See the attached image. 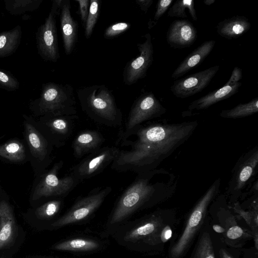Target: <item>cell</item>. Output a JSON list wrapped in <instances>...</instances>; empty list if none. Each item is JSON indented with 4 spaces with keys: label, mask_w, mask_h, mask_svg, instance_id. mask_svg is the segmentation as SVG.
<instances>
[{
    "label": "cell",
    "mask_w": 258,
    "mask_h": 258,
    "mask_svg": "<svg viewBox=\"0 0 258 258\" xmlns=\"http://www.w3.org/2000/svg\"><path fill=\"white\" fill-rule=\"evenodd\" d=\"M198 125L197 121L171 123L165 120L121 131L115 146L118 154L111 167L137 173L157 168L191 137Z\"/></svg>",
    "instance_id": "cell-1"
},
{
    "label": "cell",
    "mask_w": 258,
    "mask_h": 258,
    "mask_svg": "<svg viewBox=\"0 0 258 258\" xmlns=\"http://www.w3.org/2000/svg\"><path fill=\"white\" fill-rule=\"evenodd\" d=\"M177 185L176 176L164 168L138 173L135 180L120 197L110 223L120 222L138 210L164 202L173 196Z\"/></svg>",
    "instance_id": "cell-2"
},
{
    "label": "cell",
    "mask_w": 258,
    "mask_h": 258,
    "mask_svg": "<svg viewBox=\"0 0 258 258\" xmlns=\"http://www.w3.org/2000/svg\"><path fill=\"white\" fill-rule=\"evenodd\" d=\"M77 94L82 110L91 119L108 126L121 125V111L112 93L104 85L80 88Z\"/></svg>",
    "instance_id": "cell-3"
},
{
    "label": "cell",
    "mask_w": 258,
    "mask_h": 258,
    "mask_svg": "<svg viewBox=\"0 0 258 258\" xmlns=\"http://www.w3.org/2000/svg\"><path fill=\"white\" fill-rule=\"evenodd\" d=\"M30 108L37 116L77 115L73 88L69 84H43L40 97L30 102Z\"/></svg>",
    "instance_id": "cell-4"
},
{
    "label": "cell",
    "mask_w": 258,
    "mask_h": 258,
    "mask_svg": "<svg viewBox=\"0 0 258 258\" xmlns=\"http://www.w3.org/2000/svg\"><path fill=\"white\" fill-rule=\"evenodd\" d=\"M220 184L217 179L192 208L181 235L169 250V258H181L184 254L203 223L208 207L217 195Z\"/></svg>",
    "instance_id": "cell-5"
},
{
    "label": "cell",
    "mask_w": 258,
    "mask_h": 258,
    "mask_svg": "<svg viewBox=\"0 0 258 258\" xmlns=\"http://www.w3.org/2000/svg\"><path fill=\"white\" fill-rule=\"evenodd\" d=\"M111 191V188L109 186L94 189L87 196L78 200L64 215L53 223L51 226L59 228L86 219L99 208Z\"/></svg>",
    "instance_id": "cell-6"
},
{
    "label": "cell",
    "mask_w": 258,
    "mask_h": 258,
    "mask_svg": "<svg viewBox=\"0 0 258 258\" xmlns=\"http://www.w3.org/2000/svg\"><path fill=\"white\" fill-rule=\"evenodd\" d=\"M63 164V161L60 160L41 176L32 192V200L66 196L75 187L78 181L71 174L62 178L58 177V173Z\"/></svg>",
    "instance_id": "cell-7"
},
{
    "label": "cell",
    "mask_w": 258,
    "mask_h": 258,
    "mask_svg": "<svg viewBox=\"0 0 258 258\" xmlns=\"http://www.w3.org/2000/svg\"><path fill=\"white\" fill-rule=\"evenodd\" d=\"M77 115L41 116L37 128L53 146L60 147L65 145L75 128Z\"/></svg>",
    "instance_id": "cell-8"
},
{
    "label": "cell",
    "mask_w": 258,
    "mask_h": 258,
    "mask_svg": "<svg viewBox=\"0 0 258 258\" xmlns=\"http://www.w3.org/2000/svg\"><path fill=\"white\" fill-rule=\"evenodd\" d=\"M118 154L115 146L100 148L89 154L71 169V175L78 182L90 178L102 172L113 162Z\"/></svg>",
    "instance_id": "cell-9"
},
{
    "label": "cell",
    "mask_w": 258,
    "mask_h": 258,
    "mask_svg": "<svg viewBox=\"0 0 258 258\" xmlns=\"http://www.w3.org/2000/svg\"><path fill=\"white\" fill-rule=\"evenodd\" d=\"M166 111L154 93H144L134 101L126 121L125 131L130 130L145 121L159 117Z\"/></svg>",
    "instance_id": "cell-10"
},
{
    "label": "cell",
    "mask_w": 258,
    "mask_h": 258,
    "mask_svg": "<svg viewBox=\"0 0 258 258\" xmlns=\"http://www.w3.org/2000/svg\"><path fill=\"white\" fill-rule=\"evenodd\" d=\"M58 14L51 9L44 23L36 33L38 53L45 61L56 62L59 58L56 16Z\"/></svg>",
    "instance_id": "cell-11"
},
{
    "label": "cell",
    "mask_w": 258,
    "mask_h": 258,
    "mask_svg": "<svg viewBox=\"0 0 258 258\" xmlns=\"http://www.w3.org/2000/svg\"><path fill=\"white\" fill-rule=\"evenodd\" d=\"M258 148L252 149L242 156L235 165L229 183L228 192L231 197L238 198L250 179L257 170Z\"/></svg>",
    "instance_id": "cell-12"
},
{
    "label": "cell",
    "mask_w": 258,
    "mask_h": 258,
    "mask_svg": "<svg viewBox=\"0 0 258 258\" xmlns=\"http://www.w3.org/2000/svg\"><path fill=\"white\" fill-rule=\"evenodd\" d=\"M144 37V42L137 44L140 54L130 61L124 69L123 81L127 85H133L144 78L153 61L154 48L151 36L147 33Z\"/></svg>",
    "instance_id": "cell-13"
},
{
    "label": "cell",
    "mask_w": 258,
    "mask_h": 258,
    "mask_svg": "<svg viewBox=\"0 0 258 258\" xmlns=\"http://www.w3.org/2000/svg\"><path fill=\"white\" fill-rule=\"evenodd\" d=\"M174 220L175 214L173 210H158L128 231L125 235L124 240L130 242L142 241L144 243L165 225Z\"/></svg>",
    "instance_id": "cell-14"
},
{
    "label": "cell",
    "mask_w": 258,
    "mask_h": 258,
    "mask_svg": "<svg viewBox=\"0 0 258 258\" xmlns=\"http://www.w3.org/2000/svg\"><path fill=\"white\" fill-rule=\"evenodd\" d=\"M219 70L216 65L175 81L170 89L177 98H186L203 90Z\"/></svg>",
    "instance_id": "cell-15"
},
{
    "label": "cell",
    "mask_w": 258,
    "mask_h": 258,
    "mask_svg": "<svg viewBox=\"0 0 258 258\" xmlns=\"http://www.w3.org/2000/svg\"><path fill=\"white\" fill-rule=\"evenodd\" d=\"M24 117L25 137L30 155L33 159L47 166L51 161L50 155L52 146L35 127V121L25 115Z\"/></svg>",
    "instance_id": "cell-16"
},
{
    "label": "cell",
    "mask_w": 258,
    "mask_h": 258,
    "mask_svg": "<svg viewBox=\"0 0 258 258\" xmlns=\"http://www.w3.org/2000/svg\"><path fill=\"white\" fill-rule=\"evenodd\" d=\"M197 37V31L188 20H176L170 25L166 35L167 43L174 48L192 45Z\"/></svg>",
    "instance_id": "cell-17"
},
{
    "label": "cell",
    "mask_w": 258,
    "mask_h": 258,
    "mask_svg": "<svg viewBox=\"0 0 258 258\" xmlns=\"http://www.w3.org/2000/svg\"><path fill=\"white\" fill-rule=\"evenodd\" d=\"M60 28L65 53L70 55L73 51L78 39L77 22L71 15L70 0H63L60 10Z\"/></svg>",
    "instance_id": "cell-18"
},
{
    "label": "cell",
    "mask_w": 258,
    "mask_h": 258,
    "mask_svg": "<svg viewBox=\"0 0 258 258\" xmlns=\"http://www.w3.org/2000/svg\"><path fill=\"white\" fill-rule=\"evenodd\" d=\"M105 140L103 136L97 131H83L73 141V155L75 158L80 159L100 149Z\"/></svg>",
    "instance_id": "cell-19"
},
{
    "label": "cell",
    "mask_w": 258,
    "mask_h": 258,
    "mask_svg": "<svg viewBox=\"0 0 258 258\" xmlns=\"http://www.w3.org/2000/svg\"><path fill=\"white\" fill-rule=\"evenodd\" d=\"M17 234V227L12 210L8 202L0 201V249L12 244Z\"/></svg>",
    "instance_id": "cell-20"
},
{
    "label": "cell",
    "mask_w": 258,
    "mask_h": 258,
    "mask_svg": "<svg viewBox=\"0 0 258 258\" xmlns=\"http://www.w3.org/2000/svg\"><path fill=\"white\" fill-rule=\"evenodd\" d=\"M216 43L215 40L205 41L188 54L172 74V79L183 76L189 71L200 64L210 54Z\"/></svg>",
    "instance_id": "cell-21"
},
{
    "label": "cell",
    "mask_w": 258,
    "mask_h": 258,
    "mask_svg": "<svg viewBox=\"0 0 258 258\" xmlns=\"http://www.w3.org/2000/svg\"><path fill=\"white\" fill-rule=\"evenodd\" d=\"M241 84V82H238L231 85H224L222 88L191 102L188 106V109L199 110L207 109L214 104L228 99L237 93Z\"/></svg>",
    "instance_id": "cell-22"
},
{
    "label": "cell",
    "mask_w": 258,
    "mask_h": 258,
    "mask_svg": "<svg viewBox=\"0 0 258 258\" xmlns=\"http://www.w3.org/2000/svg\"><path fill=\"white\" fill-rule=\"evenodd\" d=\"M250 27L251 24L246 17L236 15L219 22L216 31L220 36L232 39L245 33Z\"/></svg>",
    "instance_id": "cell-23"
},
{
    "label": "cell",
    "mask_w": 258,
    "mask_h": 258,
    "mask_svg": "<svg viewBox=\"0 0 258 258\" xmlns=\"http://www.w3.org/2000/svg\"><path fill=\"white\" fill-rule=\"evenodd\" d=\"M22 38V30L18 25L13 29L0 33V57L13 54L18 48Z\"/></svg>",
    "instance_id": "cell-24"
},
{
    "label": "cell",
    "mask_w": 258,
    "mask_h": 258,
    "mask_svg": "<svg viewBox=\"0 0 258 258\" xmlns=\"http://www.w3.org/2000/svg\"><path fill=\"white\" fill-rule=\"evenodd\" d=\"M99 247L96 241L86 238H74L63 241L52 246L54 250L69 251H89Z\"/></svg>",
    "instance_id": "cell-25"
},
{
    "label": "cell",
    "mask_w": 258,
    "mask_h": 258,
    "mask_svg": "<svg viewBox=\"0 0 258 258\" xmlns=\"http://www.w3.org/2000/svg\"><path fill=\"white\" fill-rule=\"evenodd\" d=\"M24 144L14 140L0 145V157L13 162H22L26 158Z\"/></svg>",
    "instance_id": "cell-26"
},
{
    "label": "cell",
    "mask_w": 258,
    "mask_h": 258,
    "mask_svg": "<svg viewBox=\"0 0 258 258\" xmlns=\"http://www.w3.org/2000/svg\"><path fill=\"white\" fill-rule=\"evenodd\" d=\"M258 111V98L255 97L246 103L239 104L234 107L223 110L220 116L225 118L236 119L251 115Z\"/></svg>",
    "instance_id": "cell-27"
},
{
    "label": "cell",
    "mask_w": 258,
    "mask_h": 258,
    "mask_svg": "<svg viewBox=\"0 0 258 258\" xmlns=\"http://www.w3.org/2000/svg\"><path fill=\"white\" fill-rule=\"evenodd\" d=\"M42 0H6L5 8L12 15H21L38 9Z\"/></svg>",
    "instance_id": "cell-28"
},
{
    "label": "cell",
    "mask_w": 258,
    "mask_h": 258,
    "mask_svg": "<svg viewBox=\"0 0 258 258\" xmlns=\"http://www.w3.org/2000/svg\"><path fill=\"white\" fill-rule=\"evenodd\" d=\"M187 13L189 14L193 20L197 21L198 20L194 1H176L169 9L167 16L173 17L187 18L188 16Z\"/></svg>",
    "instance_id": "cell-29"
},
{
    "label": "cell",
    "mask_w": 258,
    "mask_h": 258,
    "mask_svg": "<svg viewBox=\"0 0 258 258\" xmlns=\"http://www.w3.org/2000/svg\"><path fill=\"white\" fill-rule=\"evenodd\" d=\"M191 258H215L209 233L205 232L201 236Z\"/></svg>",
    "instance_id": "cell-30"
},
{
    "label": "cell",
    "mask_w": 258,
    "mask_h": 258,
    "mask_svg": "<svg viewBox=\"0 0 258 258\" xmlns=\"http://www.w3.org/2000/svg\"><path fill=\"white\" fill-rule=\"evenodd\" d=\"M233 209L235 212L238 214L245 221L250 227L253 235L258 234V208L257 203L253 205L252 210L246 211L241 209L238 202L234 204Z\"/></svg>",
    "instance_id": "cell-31"
},
{
    "label": "cell",
    "mask_w": 258,
    "mask_h": 258,
    "mask_svg": "<svg viewBox=\"0 0 258 258\" xmlns=\"http://www.w3.org/2000/svg\"><path fill=\"white\" fill-rule=\"evenodd\" d=\"M100 2L98 0L90 1L89 13L85 27V36L89 38L97 21L99 15Z\"/></svg>",
    "instance_id": "cell-32"
},
{
    "label": "cell",
    "mask_w": 258,
    "mask_h": 258,
    "mask_svg": "<svg viewBox=\"0 0 258 258\" xmlns=\"http://www.w3.org/2000/svg\"><path fill=\"white\" fill-rule=\"evenodd\" d=\"M61 205V201L60 200L49 201L37 208L35 214L39 219H50L58 213Z\"/></svg>",
    "instance_id": "cell-33"
},
{
    "label": "cell",
    "mask_w": 258,
    "mask_h": 258,
    "mask_svg": "<svg viewBox=\"0 0 258 258\" xmlns=\"http://www.w3.org/2000/svg\"><path fill=\"white\" fill-rule=\"evenodd\" d=\"M19 83L11 73L0 69V88L9 91L18 89Z\"/></svg>",
    "instance_id": "cell-34"
},
{
    "label": "cell",
    "mask_w": 258,
    "mask_h": 258,
    "mask_svg": "<svg viewBox=\"0 0 258 258\" xmlns=\"http://www.w3.org/2000/svg\"><path fill=\"white\" fill-rule=\"evenodd\" d=\"M131 24L126 22H118L110 25L105 30L104 37L105 38L115 37L126 30L131 27Z\"/></svg>",
    "instance_id": "cell-35"
},
{
    "label": "cell",
    "mask_w": 258,
    "mask_h": 258,
    "mask_svg": "<svg viewBox=\"0 0 258 258\" xmlns=\"http://www.w3.org/2000/svg\"><path fill=\"white\" fill-rule=\"evenodd\" d=\"M173 2V0H160L158 2L153 21L148 23L149 29L156 24L157 21L166 12Z\"/></svg>",
    "instance_id": "cell-36"
},
{
    "label": "cell",
    "mask_w": 258,
    "mask_h": 258,
    "mask_svg": "<svg viewBox=\"0 0 258 258\" xmlns=\"http://www.w3.org/2000/svg\"><path fill=\"white\" fill-rule=\"evenodd\" d=\"M226 237L230 240H235L242 237H251V234H248L240 227L233 225L228 228L226 232Z\"/></svg>",
    "instance_id": "cell-37"
},
{
    "label": "cell",
    "mask_w": 258,
    "mask_h": 258,
    "mask_svg": "<svg viewBox=\"0 0 258 258\" xmlns=\"http://www.w3.org/2000/svg\"><path fill=\"white\" fill-rule=\"evenodd\" d=\"M79 4V12L82 23L85 28L86 20L89 13L90 1L89 0H76Z\"/></svg>",
    "instance_id": "cell-38"
},
{
    "label": "cell",
    "mask_w": 258,
    "mask_h": 258,
    "mask_svg": "<svg viewBox=\"0 0 258 258\" xmlns=\"http://www.w3.org/2000/svg\"><path fill=\"white\" fill-rule=\"evenodd\" d=\"M242 78V69L238 67L234 68L231 75L225 85H231L239 82Z\"/></svg>",
    "instance_id": "cell-39"
},
{
    "label": "cell",
    "mask_w": 258,
    "mask_h": 258,
    "mask_svg": "<svg viewBox=\"0 0 258 258\" xmlns=\"http://www.w3.org/2000/svg\"><path fill=\"white\" fill-rule=\"evenodd\" d=\"M136 2L139 6L140 9L144 13H146L152 6L153 0H136Z\"/></svg>",
    "instance_id": "cell-40"
},
{
    "label": "cell",
    "mask_w": 258,
    "mask_h": 258,
    "mask_svg": "<svg viewBox=\"0 0 258 258\" xmlns=\"http://www.w3.org/2000/svg\"><path fill=\"white\" fill-rule=\"evenodd\" d=\"M213 230L218 233H222L226 232V229L222 226L214 224L212 226Z\"/></svg>",
    "instance_id": "cell-41"
},
{
    "label": "cell",
    "mask_w": 258,
    "mask_h": 258,
    "mask_svg": "<svg viewBox=\"0 0 258 258\" xmlns=\"http://www.w3.org/2000/svg\"><path fill=\"white\" fill-rule=\"evenodd\" d=\"M220 256L221 258H232L229 253L224 249L220 250Z\"/></svg>",
    "instance_id": "cell-42"
},
{
    "label": "cell",
    "mask_w": 258,
    "mask_h": 258,
    "mask_svg": "<svg viewBox=\"0 0 258 258\" xmlns=\"http://www.w3.org/2000/svg\"><path fill=\"white\" fill-rule=\"evenodd\" d=\"M203 2L206 5L210 6L215 2V0H204Z\"/></svg>",
    "instance_id": "cell-43"
}]
</instances>
